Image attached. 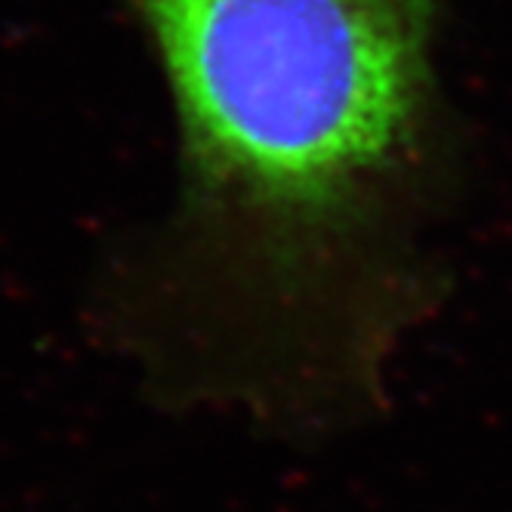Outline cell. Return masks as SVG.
I'll use <instances>...</instances> for the list:
<instances>
[{
	"mask_svg": "<svg viewBox=\"0 0 512 512\" xmlns=\"http://www.w3.org/2000/svg\"><path fill=\"white\" fill-rule=\"evenodd\" d=\"M179 127L170 219L102 315L167 408L275 432L368 392L395 309L377 244L429 112L435 0H124Z\"/></svg>",
	"mask_w": 512,
	"mask_h": 512,
	"instance_id": "obj_1",
	"label": "cell"
}]
</instances>
